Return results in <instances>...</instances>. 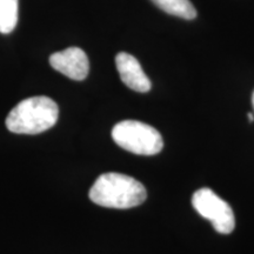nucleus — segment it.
Returning a JSON list of instances; mask_svg holds the SVG:
<instances>
[{"label":"nucleus","instance_id":"f257e3e1","mask_svg":"<svg viewBox=\"0 0 254 254\" xmlns=\"http://www.w3.org/2000/svg\"><path fill=\"white\" fill-rule=\"evenodd\" d=\"M88 196L92 202L103 207L126 209L141 205L147 193L144 185L134 178L110 172L95 180Z\"/></svg>","mask_w":254,"mask_h":254},{"label":"nucleus","instance_id":"20e7f679","mask_svg":"<svg viewBox=\"0 0 254 254\" xmlns=\"http://www.w3.org/2000/svg\"><path fill=\"white\" fill-rule=\"evenodd\" d=\"M192 205L195 211L212 222L215 231L221 234H230L236 227V218L232 207L218 196L211 189H200L192 196Z\"/></svg>","mask_w":254,"mask_h":254},{"label":"nucleus","instance_id":"0eeeda50","mask_svg":"<svg viewBox=\"0 0 254 254\" xmlns=\"http://www.w3.org/2000/svg\"><path fill=\"white\" fill-rule=\"evenodd\" d=\"M164 12L176 17L192 20L196 17V9L190 0H151Z\"/></svg>","mask_w":254,"mask_h":254},{"label":"nucleus","instance_id":"39448f33","mask_svg":"<svg viewBox=\"0 0 254 254\" xmlns=\"http://www.w3.org/2000/svg\"><path fill=\"white\" fill-rule=\"evenodd\" d=\"M50 65L56 71L77 81L84 80L90 72V62L86 53L79 47H68L53 53L50 57Z\"/></svg>","mask_w":254,"mask_h":254},{"label":"nucleus","instance_id":"423d86ee","mask_svg":"<svg viewBox=\"0 0 254 254\" xmlns=\"http://www.w3.org/2000/svg\"><path fill=\"white\" fill-rule=\"evenodd\" d=\"M116 65L122 81L127 87L140 93H146L151 90V80L134 57L126 52H120L116 57Z\"/></svg>","mask_w":254,"mask_h":254},{"label":"nucleus","instance_id":"6e6552de","mask_svg":"<svg viewBox=\"0 0 254 254\" xmlns=\"http://www.w3.org/2000/svg\"><path fill=\"white\" fill-rule=\"evenodd\" d=\"M19 0H0V33L8 34L18 24Z\"/></svg>","mask_w":254,"mask_h":254},{"label":"nucleus","instance_id":"9d476101","mask_svg":"<svg viewBox=\"0 0 254 254\" xmlns=\"http://www.w3.org/2000/svg\"><path fill=\"white\" fill-rule=\"evenodd\" d=\"M252 104H253V107H254V92H253V94H252Z\"/></svg>","mask_w":254,"mask_h":254},{"label":"nucleus","instance_id":"7ed1b4c3","mask_svg":"<svg viewBox=\"0 0 254 254\" xmlns=\"http://www.w3.org/2000/svg\"><path fill=\"white\" fill-rule=\"evenodd\" d=\"M114 142L125 151L139 155H154L163 150V136L154 127L136 120H124L112 129Z\"/></svg>","mask_w":254,"mask_h":254},{"label":"nucleus","instance_id":"f03ea898","mask_svg":"<svg viewBox=\"0 0 254 254\" xmlns=\"http://www.w3.org/2000/svg\"><path fill=\"white\" fill-rule=\"evenodd\" d=\"M59 107L55 100L45 95L31 97L15 105L6 117L5 124L15 134H39L58 122Z\"/></svg>","mask_w":254,"mask_h":254},{"label":"nucleus","instance_id":"1a4fd4ad","mask_svg":"<svg viewBox=\"0 0 254 254\" xmlns=\"http://www.w3.org/2000/svg\"><path fill=\"white\" fill-rule=\"evenodd\" d=\"M247 116H249V119H250V122H253V120H254V117H253V114H252V113H249V114H247Z\"/></svg>","mask_w":254,"mask_h":254}]
</instances>
